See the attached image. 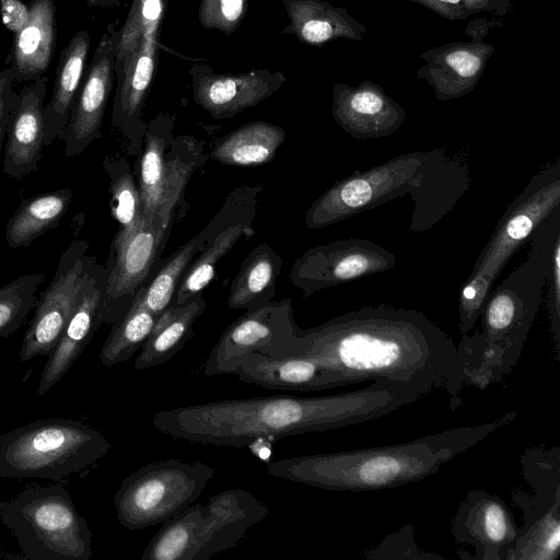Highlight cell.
<instances>
[{
    "instance_id": "ee69618b",
    "label": "cell",
    "mask_w": 560,
    "mask_h": 560,
    "mask_svg": "<svg viewBox=\"0 0 560 560\" xmlns=\"http://www.w3.org/2000/svg\"><path fill=\"white\" fill-rule=\"evenodd\" d=\"M90 5H109L116 0H85Z\"/></svg>"
},
{
    "instance_id": "52a82bcc",
    "label": "cell",
    "mask_w": 560,
    "mask_h": 560,
    "mask_svg": "<svg viewBox=\"0 0 560 560\" xmlns=\"http://www.w3.org/2000/svg\"><path fill=\"white\" fill-rule=\"evenodd\" d=\"M267 515L268 508L249 491L223 490L163 523L141 559L208 560L236 546Z\"/></svg>"
},
{
    "instance_id": "484cf974",
    "label": "cell",
    "mask_w": 560,
    "mask_h": 560,
    "mask_svg": "<svg viewBox=\"0 0 560 560\" xmlns=\"http://www.w3.org/2000/svg\"><path fill=\"white\" fill-rule=\"evenodd\" d=\"M282 264V257L266 242L255 247L232 281L229 307L250 311L273 301Z\"/></svg>"
},
{
    "instance_id": "1f68e13d",
    "label": "cell",
    "mask_w": 560,
    "mask_h": 560,
    "mask_svg": "<svg viewBox=\"0 0 560 560\" xmlns=\"http://www.w3.org/2000/svg\"><path fill=\"white\" fill-rule=\"evenodd\" d=\"M255 233L253 221L235 223L219 233L185 270L173 298L171 306L182 305L201 294L215 273L218 261L241 240Z\"/></svg>"
},
{
    "instance_id": "e0dca14e",
    "label": "cell",
    "mask_w": 560,
    "mask_h": 560,
    "mask_svg": "<svg viewBox=\"0 0 560 560\" xmlns=\"http://www.w3.org/2000/svg\"><path fill=\"white\" fill-rule=\"evenodd\" d=\"M455 540L474 547L472 560H509L518 527L502 499L485 489L470 490L452 522Z\"/></svg>"
},
{
    "instance_id": "83f0119b",
    "label": "cell",
    "mask_w": 560,
    "mask_h": 560,
    "mask_svg": "<svg viewBox=\"0 0 560 560\" xmlns=\"http://www.w3.org/2000/svg\"><path fill=\"white\" fill-rule=\"evenodd\" d=\"M72 198V189L66 187L23 200L7 223V245L13 249L28 247L36 238L59 224Z\"/></svg>"
},
{
    "instance_id": "7a4b0ae2",
    "label": "cell",
    "mask_w": 560,
    "mask_h": 560,
    "mask_svg": "<svg viewBox=\"0 0 560 560\" xmlns=\"http://www.w3.org/2000/svg\"><path fill=\"white\" fill-rule=\"evenodd\" d=\"M423 397L413 387L377 381L341 394L224 399L166 409L154 413L152 423L174 439L244 447L369 422Z\"/></svg>"
},
{
    "instance_id": "f6af8a7d",
    "label": "cell",
    "mask_w": 560,
    "mask_h": 560,
    "mask_svg": "<svg viewBox=\"0 0 560 560\" xmlns=\"http://www.w3.org/2000/svg\"><path fill=\"white\" fill-rule=\"evenodd\" d=\"M440 1H443V2H451V3H456V2H458L459 0H440Z\"/></svg>"
},
{
    "instance_id": "5b68a950",
    "label": "cell",
    "mask_w": 560,
    "mask_h": 560,
    "mask_svg": "<svg viewBox=\"0 0 560 560\" xmlns=\"http://www.w3.org/2000/svg\"><path fill=\"white\" fill-rule=\"evenodd\" d=\"M547 276L527 258L489 292L480 315L481 331L463 334L457 346L466 385L483 389L515 368L536 318Z\"/></svg>"
},
{
    "instance_id": "ac0fdd59",
    "label": "cell",
    "mask_w": 560,
    "mask_h": 560,
    "mask_svg": "<svg viewBox=\"0 0 560 560\" xmlns=\"http://www.w3.org/2000/svg\"><path fill=\"white\" fill-rule=\"evenodd\" d=\"M156 34L158 30L149 31L115 70L117 88L112 125L121 133L128 152L133 155L140 154L143 148L147 126L142 109L155 68Z\"/></svg>"
},
{
    "instance_id": "8d00e7d4",
    "label": "cell",
    "mask_w": 560,
    "mask_h": 560,
    "mask_svg": "<svg viewBox=\"0 0 560 560\" xmlns=\"http://www.w3.org/2000/svg\"><path fill=\"white\" fill-rule=\"evenodd\" d=\"M162 13V0H133L126 23L119 28L114 70L120 67L149 31L159 28Z\"/></svg>"
},
{
    "instance_id": "7bdbcfd3",
    "label": "cell",
    "mask_w": 560,
    "mask_h": 560,
    "mask_svg": "<svg viewBox=\"0 0 560 560\" xmlns=\"http://www.w3.org/2000/svg\"><path fill=\"white\" fill-rule=\"evenodd\" d=\"M446 62L464 78L474 75L480 67V59L466 51H456L448 55Z\"/></svg>"
},
{
    "instance_id": "6da1fadb",
    "label": "cell",
    "mask_w": 560,
    "mask_h": 560,
    "mask_svg": "<svg viewBox=\"0 0 560 560\" xmlns=\"http://www.w3.org/2000/svg\"><path fill=\"white\" fill-rule=\"evenodd\" d=\"M296 354L313 359L328 388L365 381L433 389L462 405L465 374L455 342L423 313L386 304L369 305L301 329Z\"/></svg>"
},
{
    "instance_id": "7c38bea8",
    "label": "cell",
    "mask_w": 560,
    "mask_h": 560,
    "mask_svg": "<svg viewBox=\"0 0 560 560\" xmlns=\"http://www.w3.org/2000/svg\"><path fill=\"white\" fill-rule=\"evenodd\" d=\"M301 328L291 299L271 301L247 311L221 335L202 365L205 376L234 374L250 353L295 355Z\"/></svg>"
},
{
    "instance_id": "8fae6325",
    "label": "cell",
    "mask_w": 560,
    "mask_h": 560,
    "mask_svg": "<svg viewBox=\"0 0 560 560\" xmlns=\"http://www.w3.org/2000/svg\"><path fill=\"white\" fill-rule=\"evenodd\" d=\"M530 492L511 493L523 511V524L509 560H557L560 555V448L537 445L521 456Z\"/></svg>"
},
{
    "instance_id": "44dd1931",
    "label": "cell",
    "mask_w": 560,
    "mask_h": 560,
    "mask_svg": "<svg viewBox=\"0 0 560 560\" xmlns=\"http://www.w3.org/2000/svg\"><path fill=\"white\" fill-rule=\"evenodd\" d=\"M47 77L27 82L20 91L4 143L2 172L23 179L37 171L45 147L44 107Z\"/></svg>"
},
{
    "instance_id": "74e56055",
    "label": "cell",
    "mask_w": 560,
    "mask_h": 560,
    "mask_svg": "<svg viewBox=\"0 0 560 560\" xmlns=\"http://www.w3.org/2000/svg\"><path fill=\"white\" fill-rule=\"evenodd\" d=\"M415 528L412 525H405L397 532L386 536L377 546L365 552V558L373 560L382 559H417L433 560L444 558L423 551L415 540Z\"/></svg>"
},
{
    "instance_id": "2e32d148",
    "label": "cell",
    "mask_w": 560,
    "mask_h": 560,
    "mask_svg": "<svg viewBox=\"0 0 560 560\" xmlns=\"http://www.w3.org/2000/svg\"><path fill=\"white\" fill-rule=\"evenodd\" d=\"M118 38L119 30L109 24L98 42L61 137L67 158L81 154L94 140L101 138V128L113 89Z\"/></svg>"
},
{
    "instance_id": "603a6c76",
    "label": "cell",
    "mask_w": 560,
    "mask_h": 560,
    "mask_svg": "<svg viewBox=\"0 0 560 560\" xmlns=\"http://www.w3.org/2000/svg\"><path fill=\"white\" fill-rule=\"evenodd\" d=\"M90 45L89 32L79 31L60 52L51 97L44 107L46 147L61 140L82 83Z\"/></svg>"
},
{
    "instance_id": "7402d4cb",
    "label": "cell",
    "mask_w": 560,
    "mask_h": 560,
    "mask_svg": "<svg viewBox=\"0 0 560 560\" xmlns=\"http://www.w3.org/2000/svg\"><path fill=\"white\" fill-rule=\"evenodd\" d=\"M27 24L14 35L7 63L16 82L37 80L46 73L56 46L54 0H31Z\"/></svg>"
},
{
    "instance_id": "f546056e",
    "label": "cell",
    "mask_w": 560,
    "mask_h": 560,
    "mask_svg": "<svg viewBox=\"0 0 560 560\" xmlns=\"http://www.w3.org/2000/svg\"><path fill=\"white\" fill-rule=\"evenodd\" d=\"M215 217V215H214ZM224 229L220 220L213 218L195 237L183 244L162 266L154 271L137 292L144 306L158 317L171 306L176 288L188 265Z\"/></svg>"
},
{
    "instance_id": "4fadbf2b",
    "label": "cell",
    "mask_w": 560,
    "mask_h": 560,
    "mask_svg": "<svg viewBox=\"0 0 560 560\" xmlns=\"http://www.w3.org/2000/svg\"><path fill=\"white\" fill-rule=\"evenodd\" d=\"M170 231L159 218L147 217L128 232L117 231L105 265L103 323L113 325L128 311L156 267Z\"/></svg>"
},
{
    "instance_id": "f35d334b",
    "label": "cell",
    "mask_w": 560,
    "mask_h": 560,
    "mask_svg": "<svg viewBox=\"0 0 560 560\" xmlns=\"http://www.w3.org/2000/svg\"><path fill=\"white\" fill-rule=\"evenodd\" d=\"M246 8L247 0H202L199 20L207 28L230 34L241 24Z\"/></svg>"
},
{
    "instance_id": "ba28073f",
    "label": "cell",
    "mask_w": 560,
    "mask_h": 560,
    "mask_svg": "<svg viewBox=\"0 0 560 560\" xmlns=\"http://www.w3.org/2000/svg\"><path fill=\"white\" fill-rule=\"evenodd\" d=\"M0 522L27 559L92 558V532L61 483L32 485L0 501Z\"/></svg>"
},
{
    "instance_id": "4316f807",
    "label": "cell",
    "mask_w": 560,
    "mask_h": 560,
    "mask_svg": "<svg viewBox=\"0 0 560 560\" xmlns=\"http://www.w3.org/2000/svg\"><path fill=\"white\" fill-rule=\"evenodd\" d=\"M174 118L159 115L145 127L143 148L135 165L143 215L159 218L164 183V158L174 135ZM162 223V222H161Z\"/></svg>"
},
{
    "instance_id": "836d02e7",
    "label": "cell",
    "mask_w": 560,
    "mask_h": 560,
    "mask_svg": "<svg viewBox=\"0 0 560 560\" xmlns=\"http://www.w3.org/2000/svg\"><path fill=\"white\" fill-rule=\"evenodd\" d=\"M158 316L136 295L128 311L113 324L101 352L106 368L128 361L148 340Z\"/></svg>"
},
{
    "instance_id": "277c9868",
    "label": "cell",
    "mask_w": 560,
    "mask_h": 560,
    "mask_svg": "<svg viewBox=\"0 0 560 560\" xmlns=\"http://www.w3.org/2000/svg\"><path fill=\"white\" fill-rule=\"evenodd\" d=\"M469 185L467 166L443 149L404 153L336 182L311 205L305 224L322 229L409 196L413 203L409 229L425 232L455 207Z\"/></svg>"
},
{
    "instance_id": "9c48e42d",
    "label": "cell",
    "mask_w": 560,
    "mask_h": 560,
    "mask_svg": "<svg viewBox=\"0 0 560 560\" xmlns=\"http://www.w3.org/2000/svg\"><path fill=\"white\" fill-rule=\"evenodd\" d=\"M214 475L202 462L149 463L125 478L114 495L117 518L136 530L163 524L195 503Z\"/></svg>"
},
{
    "instance_id": "f1b7e54d",
    "label": "cell",
    "mask_w": 560,
    "mask_h": 560,
    "mask_svg": "<svg viewBox=\"0 0 560 560\" xmlns=\"http://www.w3.org/2000/svg\"><path fill=\"white\" fill-rule=\"evenodd\" d=\"M287 138L273 124L252 121L220 139L209 158L230 166H258L270 162Z\"/></svg>"
},
{
    "instance_id": "8992f818",
    "label": "cell",
    "mask_w": 560,
    "mask_h": 560,
    "mask_svg": "<svg viewBox=\"0 0 560 560\" xmlns=\"http://www.w3.org/2000/svg\"><path fill=\"white\" fill-rule=\"evenodd\" d=\"M109 450L105 435L80 420H35L0 435V478L60 482L89 470Z\"/></svg>"
},
{
    "instance_id": "ab89813d",
    "label": "cell",
    "mask_w": 560,
    "mask_h": 560,
    "mask_svg": "<svg viewBox=\"0 0 560 560\" xmlns=\"http://www.w3.org/2000/svg\"><path fill=\"white\" fill-rule=\"evenodd\" d=\"M546 285L547 299L546 306L552 345L556 359L560 357V248H558L552 257L550 269L547 276Z\"/></svg>"
},
{
    "instance_id": "ffe728a7",
    "label": "cell",
    "mask_w": 560,
    "mask_h": 560,
    "mask_svg": "<svg viewBox=\"0 0 560 560\" xmlns=\"http://www.w3.org/2000/svg\"><path fill=\"white\" fill-rule=\"evenodd\" d=\"M195 102L214 119L231 118L253 107L278 91L285 81L281 72L265 69L241 74H217L205 67H194Z\"/></svg>"
},
{
    "instance_id": "e575fe53",
    "label": "cell",
    "mask_w": 560,
    "mask_h": 560,
    "mask_svg": "<svg viewBox=\"0 0 560 560\" xmlns=\"http://www.w3.org/2000/svg\"><path fill=\"white\" fill-rule=\"evenodd\" d=\"M103 166L109 176L110 212L118 232L132 230L144 217L133 171L121 158L106 156Z\"/></svg>"
},
{
    "instance_id": "5bb4252c",
    "label": "cell",
    "mask_w": 560,
    "mask_h": 560,
    "mask_svg": "<svg viewBox=\"0 0 560 560\" xmlns=\"http://www.w3.org/2000/svg\"><path fill=\"white\" fill-rule=\"evenodd\" d=\"M89 244L73 240L60 256L54 278L40 293L22 340L19 360L49 355L75 307L82 284L96 261Z\"/></svg>"
},
{
    "instance_id": "60d3db41",
    "label": "cell",
    "mask_w": 560,
    "mask_h": 560,
    "mask_svg": "<svg viewBox=\"0 0 560 560\" xmlns=\"http://www.w3.org/2000/svg\"><path fill=\"white\" fill-rule=\"evenodd\" d=\"M15 82L10 66L0 71V150L4 144L8 126L19 97V92L14 89Z\"/></svg>"
},
{
    "instance_id": "b9f144b4",
    "label": "cell",
    "mask_w": 560,
    "mask_h": 560,
    "mask_svg": "<svg viewBox=\"0 0 560 560\" xmlns=\"http://www.w3.org/2000/svg\"><path fill=\"white\" fill-rule=\"evenodd\" d=\"M0 12L3 24L14 34L27 24L31 16L30 7L21 0H0Z\"/></svg>"
},
{
    "instance_id": "9a60e30c",
    "label": "cell",
    "mask_w": 560,
    "mask_h": 560,
    "mask_svg": "<svg viewBox=\"0 0 560 560\" xmlns=\"http://www.w3.org/2000/svg\"><path fill=\"white\" fill-rule=\"evenodd\" d=\"M396 257L385 247L361 238L338 240L303 253L290 270L292 284L310 296L322 290L392 269Z\"/></svg>"
},
{
    "instance_id": "d6a6232c",
    "label": "cell",
    "mask_w": 560,
    "mask_h": 560,
    "mask_svg": "<svg viewBox=\"0 0 560 560\" xmlns=\"http://www.w3.org/2000/svg\"><path fill=\"white\" fill-rule=\"evenodd\" d=\"M338 124L357 139H373L393 133L401 118L396 112L389 113L387 104L376 93L362 91L339 104L335 113Z\"/></svg>"
},
{
    "instance_id": "3957f363",
    "label": "cell",
    "mask_w": 560,
    "mask_h": 560,
    "mask_svg": "<svg viewBox=\"0 0 560 560\" xmlns=\"http://www.w3.org/2000/svg\"><path fill=\"white\" fill-rule=\"evenodd\" d=\"M517 411L477 425L454 428L411 441L358 450L302 455L267 464L273 477L330 491H373L420 481L499 428Z\"/></svg>"
},
{
    "instance_id": "d4e9b609",
    "label": "cell",
    "mask_w": 560,
    "mask_h": 560,
    "mask_svg": "<svg viewBox=\"0 0 560 560\" xmlns=\"http://www.w3.org/2000/svg\"><path fill=\"white\" fill-rule=\"evenodd\" d=\"M201 294L182 305L167 307L155 325L135 361L136 370L161 365L179 352L192 334V326L205 312Z\"/></svg>"
},
{
    "instance_id": "cb8c5ba5",
    "label": "cell",
    "mask_w": 560,
    "mask_h": 560,
    "mask_svg": "<svg viewBox=\"0 0 560 560\" xmlns=\"http://www.w3.org/2000/svg\"><path fill=\"white\" fill-rule=\"evenodd\" d=\"M240 381L267 389L313 392L327 389L323 369L310 357H270L250 353L235 373Z\"/></svg>"
},
{
    "instance_id": "d6986e66",
    "label": "cell",
    "mask_w": 560,
    "mask_h": 560,
    "mask_svg": "<svg viewBox=\"0 0 560 560\" xmlns=\"http://www.w3.org/2000/svg\"><path fill=\"white\" fill-rule=\"evenodd\" d=\"M105 266L95 261L79 294L75 307L40 373L36 393L50 390L70 370L89 345L102 320Z\"/></svg>"
},
{
    "instance_id": "d590c367",
    "label": "cell",
    "mask_w": 560,
    "mask_h": 560,
    "mask_svg": "<svg viewBox=\"0 0 560 560\" xmlns=\"http://www.w3.org/2000/svg\"><path fill=\"white\" fill-rule=\"evenodd\" d=\"M43 279L42 273L23 275L0 287V338L9 337L25 323Z\"/></svg>"
},
{
    "instance_id": "4dcf8cb0",
    "label": "cell",
    "mask_w": 560,
    "mask_h": 560,
    "mask_svg": "<svg viewBox=\"0 0 560 560\" xmlns=\"http://www.w3.org/2000/svg\"><path fill=\"white\" fill-rule=\"evenodd\" d=\"M207 158L201 141L191 136L174 137L165 152L163 192L158 213L165 229L171 230L188 182Z\"/></svg>"
},
{
    "instance_id": "30bf717a",
    "label": "cell",
    "mask_w": 560,
    "mask_h": 560,
    "mask_svg": "<svg viewBox=\"0 0 560 560\" xmlns=\"http://www.w3.org/2000/svg\"><path fill=\"white\" fill-rule=\"evenodd\" d=\"M560 207V161L548 163L508 205L463 288L486 300L499 275L537 225Z\"/></svg>"
}]
</instances>
